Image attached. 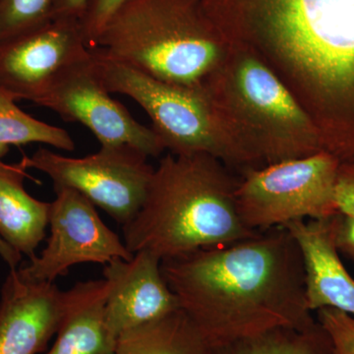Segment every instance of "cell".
Returning a JSON list of instances; mask_svg holds the SVG:
<instances>
[{
  "label": "cell",
  "mask_w": 354,
  "mask_h": 354,
  "mask_svg": "<svg viewBox=\"0 0 354 354\" xmlns=\"http://www.w3.org/2000/svg\"><path fill=\"white\" fill-rule=\"evenodd\" d=\"M0 257L9 266L10 270L17 269V266L22 259V255L14 250L12 247L8 245L1 237H0Z\"/></svg>",
  "instance_id": "obj_26"
},
{
  "label": "cell",
  "mask_w": 354,
  "mask_h": 354,
  "mask_svg": "<svg viewBox=\"0 0 354 354\" xmlns=\"http://www.w3.org/2000/svg\"><path fill=\"white\" fill-rule=\"evenodd\" d=\"M44 145L72 152L75 143L64 128L53 127L26 113L16 100L0 87V162L11 146Z\"/></svg>",
  "instance_id": "obj_18"
},
{
  "label": "cell",
  "mask_w": 354,
  "mask_h": 354,
  "mask_svg": "<svg viewBox=\"0 0 354 354\" xmlns=\"http://www.w3.org/2000/svg\"><path fill=\"white\" fill-rule=\"evenodd\" d=\"M230 167L205 153H167L153 169L145 201L123 225L132 254L150 251L171 259L255 236L242 223Z\"/></svg>",
  "instance_id": "obj_3"
},
{
  "label": "cell",
  "mask_w": 354,
  "mask_h": 354,
  "mask_svg": "<svg viewBox=\"0 0 354 354\" xmlns=\"http://www.w3.org/2000/svg\"><path fill=\"white\" fill-rule=\"evenodd\" d=\"M28 169L0 162V237L30 260L46 237L50 223V203L39 201L26 190Z\"/></svg>",
  "instance_id": "obj_16"
},
{
  "label": "cell",
  "mask_w": 354,
  "mask_h": 354,
  "mask_svg": "<svg viewBox=\"0 0 354 354\" xmlns=\"http://www.w3.org/2000/svg\"><path fill=\"white\" fill-rule=\"evenodd\" d=\"M335 202L344 215L354 218V162H341L335 183Z\"/></svg>",
  "instance_id": "obj_23"
},
{
  "label": "cell",
  "mask_w": 354,
  "mask_h": 354,
  "mask_svg": "<svg viewBox=\"0 0 354 354\" xmlns=\"http://www.w3.org/2000/svg\"><path fill=\"white\" fill-rule=\"evenodd\" d=\"M320 324L308 329H277L258 337L208 348L207 354H329Z\"/></svg>",
  "instance_id": "obj_19"
},
{
  "label": "cell",
  "mask_w": 354,
  "mask_h": 354,
  "mask_svg": "<svg viewBox=\"0 0 354 354\" xmlns=\"http://www.w3.org/2000/svg\"><path fill=\"white\" fill-rule=\"evenodd\" d=\"M317 312L319 324L329 339V354H354V317L333 308Z\"/></svg>",
  "instance_id": "obj_21"
},
{
  "label": "cell",
  "mask_w": 354,
  "mask_h": 354,
  "mask_svg": "<svg viewBox=\"0 0 354 354\" xmlns=\"http://www.w3.org/2000/svg\"><path fill=\"white\" fill-rule=\"evenodd\" d=\"M128 0H90L82 18L81 27L88 48H93L114 14Z\"/></svg>",
  "instance_id": "obj_22"
},
{
  "label": "cell",
  "mask_w": 354,
  "mask_h": 354,
  "mask_svg": "<svg viewBox=\"0 0 354 354\" xmlns=\"http://www.w3.org/2000/svg\"><path fill=\"white\" fill-rule=\"evenodd\" d=\"M35 104L87 127L101 147H131L149 158L165 151L152 128L141 124L111 97L97 74L91 48L87 57L58 74Z\"/></svg>",
  "instance_id": "obj_9"
},
{
  "label": "cell",
  "mask_w": 354,
  "mask_h": 354,
  "mask_svg": "<svg viewBox=\"0 0 354 354\" xmlns=\"http://www.w3.org/2000/svg\"><path fill=\"white\" fill-rule=\"evenodd\" d=\"M53 187L57 197L50 203V236L41 255L18 269L24 278L55 283L74 265L132 259L134 254L101 220L92 202L71 188Z\"/></svg>",
  "instance_id": "obj_10"
},
{
  "label": "cell",
  "mask_w": 354,
  "mask_h": 354,
  "mask_svg": "<svg viewBox=\"0 0 354 354\" xmlns=\"http://www.w3.org/2000/svg\"><path fill=\"white\" fill-rule=\"evenodd\" d=\"M165 281L208 348L314 322L304 263L285 227L162 261Z\"/></svg>",
  "instance_id": "obj_1"
},
{
  "label": "cell",
  "mask_w": 354,
  "mask_h": 354,
  "mask_svg": "<svg viewBox=\"0 0 354 354\" xmlns=\"http://www.w3.org/2000/svg\"><path fill=\"white\" fill-rule=\"evenodd\" d=\"M148 156L127 146L101 147L83 158H69L41 148L22 162L44 172L53 186L80 193L114 221L125 225L145 201L153 169Z\"/></svg>",
  "instance_id": "obj_8"
},
{
  "label": "cell",
  "mask_w": 354,
  "mask_h": 354,
  "mask_svg": "<svg viewBox=\"0 0 354 354\" xmlns=\"http://www.w3.org/2000/svg\"><path fill=\"white\" fill-rule=\"evenodd\" d=\"M88 55L80 20L51 18L0 41V87L35 104L58 74Z\"/></svg>",
  "instance_id": "obj_11"
},
{
  "label": "cell",
  "mask_w": 354,
  "mask_h": 354,
  "mask_svg": "<svg viewBox=\"0 0 354 354\" xmlns=\"http://www.w3.org/2000/svg\"><path fill=\"white\" fill-rule=\"evenodd\" d=\"M202 87L251 169L323 151L315 121L248 44H230L223 62Z\"/></svg>",
  "instance_id": "obj_4"
},
{
  "label": "cell",
  "mask_w": 354,
  "mask_h": 354,
  "mask_svg": "<svg viewBox=\"0 0 354 354\" xmlns=\"http://www.w3.org/2000/svg\"><path fill=\"white\" fill-rule=\"evenodd\" d=\"M230 44L203 19L198 0H128L93 48L158 80L200 88Z\"/></svg>",
  "instance_id": "obj_5"
},
{
  "label": "cell",
  "mask_w": 354,
  "mask_h": 354,
  "mask_svg": "<svg viewBox=\"0 0 354 354\" xmlns=\"http://www.w3.org/2000/svg\"><path fill=\"white\" fill-rule=\"evenodd\" d=\"M334 220L337 250L354 262V218L339 213L335 216Z\"/></svg>",
  "instance_id": "obj_24"
},
{
  "label": "cell",
  "mask_w": 354,
  "mask_h": 354,
  "mask_svg": "<svg viewBox=\"0 0 354 354\" xmlns=\"http://www.w3.org/2000/svg\"><path fill=\"white\" fill-rule=\"evenodd\" d=\"M106 279L79 281L66 291L64 318L48 354H114L118 337L109 327Z\"/></svg>",
  "instance_id": "obj_15"
},
{
  "label": "cell",
  "mask_w": 354,
  "mask_h": 354,
  "mask_svg": "<svg viewBox=\"0 0 354 354\" xmlns=\"http://www.w3.org/2000/svg\"><path fill=\"white\" fill-rule=\"evenodd\" d=\"M160 264L156 254L141 250L132 259H114L104 265L102 274L109 285L106 318L116 337L180 308Z\"/></svg>",
  "instance_id": "obj_12"
},
{
  "label": "cell",
  "mask_w": 354,
  "mask_h": 354,
  "mask_svg": "<svg viewBox=\"0 0 354 354\" xmlns=\"http://www.w3.org/2000/svg\"><path fill=\"white\" fill-rule=\"evenodd\" d=\"M339 160L326 151L249 169L236 188L242 223L254 232L302 220H325L339 213L335 183Z\"/></svg>",
  "instance_id": "obj_7"
},
{
  "label": "cell",
  "mask_w": 354,
  "mask_h": 354,
  "mask_svg": "<svg viewBox=\"0 0 354 354\" xmlns=\"http://www.w3.org/2000/svg\"><path fill=\"white\" fill-rule=\"evenodd\" d=\"M248 44L318 124L354 106V0H242Z\"/></svg>",
  "instance_id": "obj_2"
},
{
  "label": "cell",
  "mask_w": 354,
  "mask_h": 354,
  "mask_svg": "<svg viewBox=\"0 0 354 354\" xmlns=\"http://www.w3.org/2000/svg\"><path fill=\"white\" fill-rule=\"evenodd\" d=\"M90 0H55L51 18L80 20Z\"/></svg>",
  "instance_id": "obj_25"
},
{
  "label": "cell",
  "mask_w": 354,
  "mask_h": 354,
  "mask_svg": "<svg viewBox=\"0 0 354 354\" xmlns=\"http://www.w3.org/2000/svg\"><path fill=\"white\" fill-rule=\"evenodd\" d=\"M208 346L179 308L169 315L125 330L114 354H207Z\"/></svg>",
  "instance_id": "obj_17"
},
{
  "label": "cell",
  "mask_w": 354,
  "mask_h": 354,
  "mask_svg": "<svg viewBox=\"0 0 354 354\" xmlns=\"http://www.w3.org/2000/svg\"><path fill=\"white\" fill-rule=\"evenodd\" d=\"M97 74L111 94L127 95L152 121V130L172 155L205 153L241 174L250 165L203 87L158 80L91 48Z\"/></svg>",
  "instance_id": "obj_6"
},
{
  "label": "cell",
  "mask_w": 354,
  "mask_h": 354,
  "mask_svg": "<svg viewBox=\"0 0 354 354\" xmlns=\"http://www.w3.org/2000/svg\"><path fill=\"white\" fill-rule=\"evenodd\" d=\"M334 218L295 221L285 227L301 253L310 311L333 308L354 317V278L339 258Z\"/></svg>",
  "instance_id": "obj_14"
},
{
  "label": "cell",
  "mask_w": 354,
  "mask_h": 354,
  "mask_svg": "<svg viewBox=\"0 0 354 354\" xmlns=\"http://www.w3.org/2000/svg\"><path fill=\"white\" fill-rule=\"evenodd\" d=\"M66 291L55 283L24 278L18 269L6 277L0 293V354H38L57 334Z\"/></svg>",
  "instance_id": "obj_13"
},
{
  "label": "cell",
  "mask_w": 354,
  "mask_h": 354,
  "mask_svg": "<svg viewBox=\"0 0 354 354\" xmlns=\"http://www.w3.org/2000/svg\"><path fill=\"white\" fill-rule=\"evenodd\" d=\"M55 0H0V41L51 19Z\"/></svg>",
  "instance_id": "obj_20"
}]
</instances>
